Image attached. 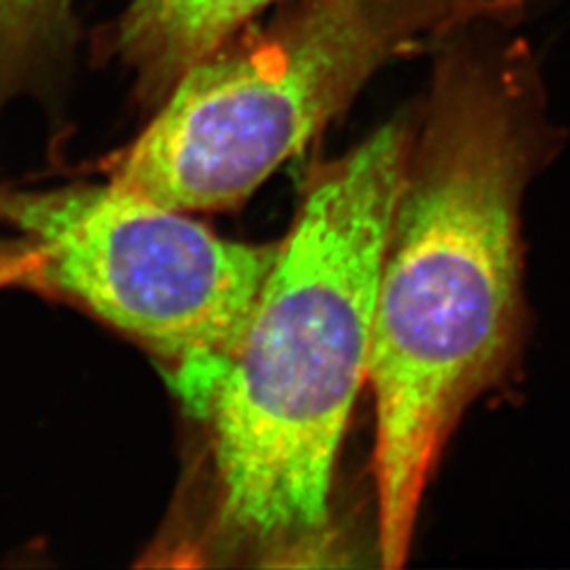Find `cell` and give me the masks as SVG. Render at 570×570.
Wrapping results in <instances>:
<instances>
[{
	"instance_id": "cell-1",
	"label": "cell",
	"mask_w": 570,
	"mask_h": 570,
	"mask_svg": "<svg viewBox=\"0 0 570 570\" xmlns=\"http://www.w3.org/2000/svg\"><path fill=\"white\" fill-rule=\"evenodd\" d=\"M518 26L475 21L431 51L367 367L385 569L406 564L440 456L520 341L522 202L553 127L539 60Z\"/></svg>"
},
{
	"instance_id": "cell-2",
	"label": "cell",
	"mask_w": 570,
	"mask_h": 570,
	"mask_svg": "<svg viewBox=\"0 0 570 570\" xmlns=\"http://www.w3.org/2000/svg\"><path fill=\"white\" fill-rule=\"evenodd\" d=\"M416 112L317 167L202 419L214 435L218 518L271 556L332 548L330 497L367 385L389 226Z\"/></svg>"
},
{
	"instance_id": "cell-3",
	"label": "cell",
	"mask_w": 570,
	"mask_h": 570,
	"mask_svg": "<svg viewBox=\"0 0 570 570\" xmlns=\"http://www.w3.org/2000/svg\"><path fill=\"white\" fill-rule=\"evenodd\" d=\"M527 0H285L174 82L155 119L108 161V180L180 212L245 204L391 60L433 51Z\"/></svg>"
},
{
	"instance_id": "cell-4",
	"label": "cell",
	"mask_w": 570,
	"mask_h": 570,
	"mask_svg": "<svg viewBox=\"0 0 570 570\" xmlns=\"http://www.w3.org/2000/svg\"><path fill=\"white\" fill-rule=\"evenodd\" d=\"M0 223L37 252L35 287L77 301L167 360L184 404L202 416L277 245L230 242L112 180L51 190L0 183Z\"/></svg>"
},
{
	"instance_id": "cell-5",
	"label": "cell",
	"mask_w": 570,
	"mask_h": 570,
	"mask_svg": "<svg viewBox=\"0 0 570 570\" xmlns=\"http://www.w3.org/2000/svg\"><path fill=\"white\" fill-rule=\"evenodd\" d=\"M285 0H131L115 26L112 49L150 100H159L193 63L237 37Z\"/></svg>"
},
{
	"instance_id": "cell-6",
	"label": "cell",
	"mask_w": 570,
	"mask_h": 570,
	"mask_svg": "<svg viewBox=\"0 0 570 570\" xmlns=\"http://www.w3.org/2000/svg\"><path fill=\"white\" fill-rule=\"evenodd\" d=\"M70 0H0V102L60 37Z\"/></svg>"
},
{
	"instance_id": "cell-7",
	"label": "cell",
	"mask_w": 570,
	"mask_h": 570,
	"mask_svg": "<svg viewBox=\"0 0 570 570\" xmlns=\"http://www.w3.org/2000/svg\"><path fill=\"white\" fill-rule=\"evenodd\" d=\"M37 266L39 256L23 239L13 244H0V292L16 285L35 287Z\"/></svg>"
}]
</instances>
